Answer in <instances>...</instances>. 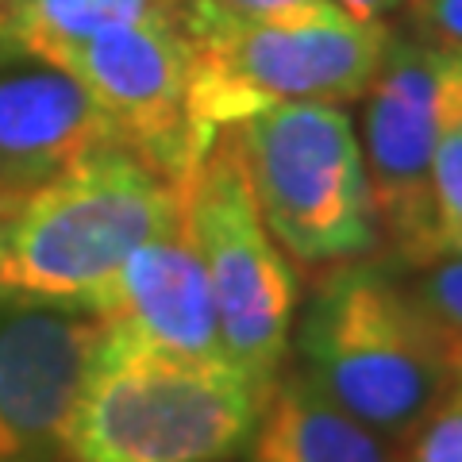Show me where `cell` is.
<instances>
[{"mask_svg":"<svg viewBox=\"0 0 462 462\" xmlns=\"http://www.w3.org/2000/svg\"><path fill=\"white\" fill-rule=\"evenodd\" d=\"M293 346L312 385L393 443L420 428L462 370V336L374 258L320 270Z\"/></svg>","mask_w":462,"mask_h":462,"instance_id":"6da1fadb","label":"cell"},{"mask_svg":"<svg viewBox=\"0 0 462 462\" xmlns=\"http://www.w3.org/2000/svg\"><path fill=\"white\" fill-rule=\"evenodd\" d=\"M178 181L132 147H112L0 212V300L97 305L124 258L185 212Z\"/></svg>","mask_w":462,"mask_h":462,"instance_id":"7a4b0ae2","label":"cell"},{"mask_svg":"<svg viewBox=\"0 0 462 462\" xmlns=\"http://www.w3.org/2000/svg\"><path fill=\"white\" fill-rule=\"evenodd\" d=\"M266 389L227 358H178L105 336L62 455L69 462H224L247 447Z\"/></svg>","mask_w":462,"mask_h":462,"instance_id":"3957f363","label":"cell"},{"mask_svg":"<svg viewBox=\"0 0 462 462\" xmlns=\"http://www.w3.org/2000/svg\"><path fill=\"white\" fill-rule=\"evenodd\" d=\"M178 20L193 47L189 116L205 147L278 105L358 100L393 42L382 20H355L346 12L270 23L231 16L205 0H181Z\"/></svg>","mask_w":462,"mask_h":462,"instance_id":"277c9868","label":"cell"},{"mask_svg":"<svg viewBox=\"0 0 462 462\" xmlns=\"http://www.w3.org/2000/svg\"><path fill=\"white\" fill-rule=\"evenodd\" d=\"M273 243L305 270L374 258L382 224L343 105H278L224 132Z\"/></svg>","mask_w":462,"mask_h":462,"instance_id":"5b68a950","label":"cell"},{"mask_svg":"<svg viewBox=\"0 0 462 462\" xmlns=\"http://www.w3.org/2000/svg\"><path fill=\"white\" fill-rule=\"evenodd\" d=\"M185 212L212 285L224 358L258 385H270L293 343L300 282L289 254L266 231L227 135L197 162Z\"/></svg>","mask_w":462,"mask_h":462,"instance_id":"8992f818","label":"cell"},{"mask_svg":"<svg viewBox=\"0 0 462 462\" xmlns=\"http://www.w3.org/2000/svg\"><path fill=\"white\" fill-rule=\"evenodd\" d=\"M363 158L382 239L409 270L431 258V162L462 124V47L393 39L366 85Z\"/></svg>","mask_w":462,"mask_h":462,"instance_id":"52a82bcc","label":"cell"},{"mask_svg":"<svg viewBox=\"0 0 462 462\" xmlns=\"http://www.w3.org/2000/svg\"><path fill=\"white\" fill-rule=\"evenodd\" d=\"M54 66L69 69L89 89L127 147L170 178H193L208 147L189 116L193 47L178 16L112 27L66 51Z\"/></svg>","mask_w":462,"mask_h":462,"instance_id":"ba28073f","label":"cell"},{"mask_svg":"<svg viewBox=\"0 0 462 462\" xmlns=\"http://www.w3.org/2000/svg\"><path fill=\"white\" fill-rule=\"evenodd\" d=\"M100 339L85 309L0 300V462L62 455Z\"/></svg>","mask_w":462,"mask_h":462,"instance_id":"9c48e42d","label":"cell"},{"mask_svg":"<svg viewBox=\"0 0 462 462\" xmlns=\"http://www.w3.org/2000/svg\"><path fill=\"white\" fill-rule=\"evenodd\" d=\"M112 147L127 143L89 89L0 35V193L16 200Z\"/></svg>","mask_w":462,"mask_h":462,"instance_id":"30bf717a","label":"cell"},{"mask_svg":"<svg viewBox=\"0 0 462 462\" xmlns=\"http://www.w3.org/2000/svg\"><path fill=\"white\" fill-rule=\"evenodd\" d=\"M105 336L178 358H224L189 212L135 247L89 309Z\"/></svg>","mask_w":462,"mask_h":462,"instance_id":"8fae6325","label":"cell"},{"mask_svg":"<svg viewBox=\"0 0 462 462\" xmlns=\"http://www.w3.org/2000/svg\"><path fill=\"white\" fill-rule=\"evenodd\" d=\"M243 451L247 462H404L393 439L339 409L297 366L270 382Z\"/></svg>","mask_w":462,"mask_h":462,"instance_id":"7c38bea8","label":"cell"},{"mask_svg":"<svg viewBox=\"0 0 462 462\" xmlns=\"http://www.w3.org/2000/svg\"><path fill=\"white\" fill-rule=\"evenodd\" d=\"M181 0H12L5 35L47 62L124 23L178 16Z\"/></svg>","mask_w":462,"mask_h":462,"instance_id":"4fadbf2b","label":"cell"},{"mask_svg":"<svg viewBox=\"0 0 462 462\" xmlns=\"http://www.w3.org/2000/svg\"><path fill=\"white\" fill-rule=\"evenodd\" d=\"M462 247V124L443 135L431 162V258Z\"/></svg>","mask_w":462,"mask_h":462,"instance_id":"5bb4252c","label":"cell"},{"mask_svg":"<svg viewBox=\"0 0 462 462\" xmlns=\"http://www.w3.org/2000/svg\"><path fill=\"white\" fill-rule=\"evenodd\" d=\"M404 443V462H462V370Z\"/></svg>","mask_w":462,"mask_h":462,"instance_id":"9a60e30c","label":"cell"},{"mask_svg":"<svg viewBox=\"0 0 462 462\" xmlns=\"http://www.w3.org/2000/svg\"><path fill=\"white\" fill-rule=\"evenodd\" d=\"M412 289L443 328H451L462 336V251L439 254L436 263L420 266Z\"/></svg>","mask_w":462,"mask_h":462,"instance_id":"2e32d148","label":"cell"},{"mask_svg":"<svg viewBox=\"0 0 462 462\" xmlns=\"http://www.w3.org/2000/svg\"><path fill=\"white\" fill-rule=\"evenodd\" d=\"M205 5L231 12V16H243V20H270V23L328 20L343 12L336 0H205Z\"/></svg>","mask_w":462,"mask_h":462,"instance_id":"e0dca14e","label":"cell"},{"mask_svg":"<svg viewBox=\"0 0 462 462\" xmlns=\"http://www.w3.org/2000/svg\"><path fill=\"white\" fill-rule=\"evenodd\" d=\"M420 39L462 47V0H412Z\"/></svg>","mask_w":462,"mask_h":462,"instance_id":"ac0fdd59","label":"cell"},{"mask_svg":"<svg viewBox=\"0 0 462 462\" xmlns=\"http://www.w3.org/2000/svg\"><path fill=\"white\" fill-rule=\"evenodd\" d=\"M336 5L355 20H385L389 12H397L404 0H336Z\"/></svg>","mask_w":462,"mask_h":462,"instance_id":"d6986e66","label":"cell"},{"mask_svg":"<svg viewBox=\"0 0 462 462\" xmlns=\"http://www.w3.org/2000/svg\"><path fill=\"white\" fill-rule=\"evenodd\" d=\"M8 205H12V197H5V193H0V212H5Z\"/></svg>","mask_w":462,"mask_h":462,"instance_id":"ffe728a7","label":"cell"},{"mask_svg":"<svg viewBox=\"0 0 462 462\" xmlns=\"http://www.w3.org/2000/svg\"><path fill=\"white\" fill-rule=\"evenodd\" d=\"M0 35H5V8H0Z\"/></svg>","mask_w":462,"mask_h":462,"instance_id":"44dd1931","label":"cell"},{"mask_svg":"<svg viewBox=\"0 0 462 462\" xmlns=\"http://www.w3.org/2000/svg\"><path fill=\"white\" fill-rule=\"evenodd\" d=\"M8 5H12V0H0V8H8Z\"/></svg>","mask_w":462,"mask_h":462,"instance_id":"7402d4cb","label":"cell"},{"mask_svg":"<svg viewBox=\"0 0 462 462\" xmlns=\"http://www.w3.org/2000/svg\"><path fill=\"white\" fill-rule=\"evenodd\" d=\"M458 251H462V247H458Z\"/></svg>","mask_w":462,"mask_h":462,"instance_id":"603a6c76","label":"cell"}]
</instances>
